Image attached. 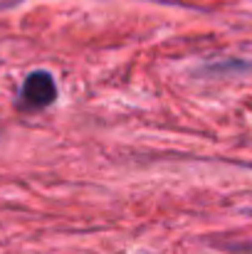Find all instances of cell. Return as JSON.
<instances>
[{
    "label": "cell",
    "instance_id": "obj_1",
    "mask_svg": "<svg viewBox=\"0 0 252 254\" xmlns=\"http://www.w3.org/2000/svg\"><path fill=\"white\" fill-rule=\"evenodd\" d=\"M57 99V84L50 72H32L20 89V109H45Z\"/></svg>",
    "mask_w": 252,
    "mask_h": 254
}]
</instances>
